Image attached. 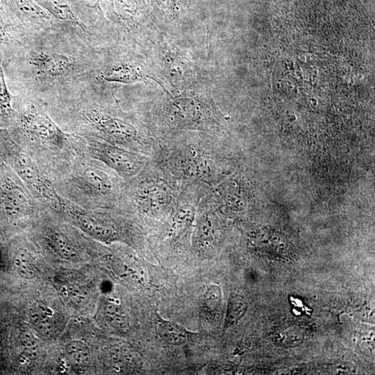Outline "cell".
Returning a JSON list of instances; mask_svg holds the SVG:
<instances>
[{"mask_svg":"<svg viewBox=\"0 0 375 375\" xmlns=\"http://www.w3.org/2000/svg\"><path fill=\"white\" fill-rule=\"evenodd\" d=\"M31 36L0 0V53L3 63L15 57Z\"/></svg>","mask_w":375,"mask_h":375,"instance_id":"cell-12","label":"cell"},{"mask_svg":"<svg viewBox=\"0 0 375 375\" xmlns=\"http://www.w3.org/2000/svg\"><path fill=\"white\" fill-rule=\"evenodd\" d=\"M15 97V114L10 123L22 135L50 147L62 148L67 135L51 118L42 101L22 94Z\"/></svg>","mask_w":375,"mask_h":375,"instance_id":"cell-6","label":"cell"},{"mask_svg":"<svg viewBox=\"0 0 375 375\" xmlns=\"http://www.w3.org/2000/svg\"><path fill=\"white\" fill-rule=\"evenodd\" d=\"M1 203L6 213L12 217L25 213L31 207L24 190L19 186L7 183L2 192Z\"/></svg>","mask_w":375,"mask_h":375,"instance_id":"cell-17","label":"cell"},{"mask_svg":"<svg viewBox=\"0 0 375 375\" xmlns=\"http://www.w3.org/2000/svg\"><path fill=\"white\" fill-rule=\"evenodd\" d=\"M102 53L92 37L62 24L31 36L3 67L14 94L49 104L90 82Z\"/></svg>","mask_w":375,"mask_h":375,"instance_id":"cell-1","label":"cell"},{"mask_svg":"<svg viewBox=\"0 0 375 375\" xmlns=\"http://www.w3.org/2000/svg\"><path fill=\"white\" fill-rule=\"evenodd\" d=\"M103 315L107 323L115 330L126 333L129 328L127 315L122 307L108 301L103 308Z\"/></svg>","mask_w":375,"mask_h":375,"instance_id":"cell-22","label":"cell"},{"mask_svg":"<svg viewBox=\"0 0 375 375\" xmlns=\"http://www.w3.org/2000/svg\"><path fill=\"white\" fill-rule=\"evenodd\" d=\"M61 23L79 28L97 40L76 17L66 0H33Z\"/></svg>","mask_w":375,"mask_h":375,"instance_id":"cell-16","label":"cell"},{"mask_svg":"<svg viewBox=\"0 0 375 375\" xmlns=\"http://www.w3.org/2000/svg\"><path fill=\"white\" fill-rule=\"evenodd\" d=\"M73 181L97 205L105 208L122 206L125 181L104 165L83 167L74 174Z\"/></svg>","mask_w":375,"mask_h":375,"instance_id":"cell-7","label":"cell"},{"mask_svg":"<svg viewBox=\"0 0 375 375\" xmlns=\"http://www.w3.org/2000/svg\"><path fill=\"white\" fill-rule=\"evenodd\" d=\"M88 83L49 105L67 108L72 122L90 137L157 160L160 155L161 146L149 127L117 108H109L97 102Z\"/></svg>","mask_w":375,"mask_h":375,"instance_id":"cell-2","label":"cell"},{"mask_svg":"<svg viewBox=\"0 0 375 375\" xmlns=\"http://www.w3.org/2000/svg\"><path fill=\"white\" fill-rule=\"evenodd\" d=\"M88 148L92 158L124 181L137 176L153 160L140 153L92 137L88 138Z\"/></svg>","mask_w":375,"mask_h":375,"instance_id":"cell-8","label":"cell"},{"mask_svg":"<svg viewBox=\"0 0 375 375\" xmlns=\"http://www.w3.org/2000/svg\"><path fill=\"white\" fill-rule=\"evenodd\" d=\"M248 308L247 301L238 294L229 297L224 319V328L238 323L245 315Z\"/></svg>","mask_w":375,"mask_h":375,"instance_id":"cell-23","label":"cell"},{"mask_svg":"<svg viewBox=\"0 0 375 375\" xmlns=\"http://www.w3.org/2000/svg\"><path fill=\"white\" fill-rule=\"evenodd\" d=\"M22 342L23 346L30 351H35L39 347L38 340L32 333H25L22 337Z\"/></svg>","mask_w":375,"mask_h":375,"instance_id":"cell-27","label":"cell"},{"mask_svg":"<svg viewBox=\"0 0 375 375\" xmlns=\"http://www.w3.org/2000/svg\"><path fill=\"white\" fill-rule=\"evenodd\" d=\"M15 112V97L9 88L0 53V124L10 123Z\"/></svg>","mask_w":375,"mask_h":375,"instance_id":"cell-18","label":"cell"},{"mask_svg":"<svg viewBox=\"0 0 375 375\" xmlns=\"http://www.w3.org/2000/svg\"><path fill=\"white\" fill-rule=\"evenodd\" d=\"M160 144V155L154 161L183 188L193 183L217 184L222 172L210 135L185 133Z\"/></svg>","mask_w":375,"mask_h":375,"instance_id":"cell-3","label":"cell"},{"mask_svg":"<svg viewBox=\"0 0 375 375\" xmlns=\"http://www.w3.org/2000/svg\"><path fill=\"white\" fill-rule=\"evenodd\" d=\"M30 322L39 335L47 338L53 333V320L44 306L37 305L30 310Z\"/></svg>","mask_w":375,"mask_h":375,"instance_id":"cell-21","label":"cell"},{"mask_svg":"<svg viewBox=\"0 0 375 375\" xmlns=\"http://www.w3.org/2000/svg\"><path fill=\"white\" fill-rule=\"evenodd\" d=\"M155 3L161 9L174 12L176 8L177 0H153Z\"/></svg>","mask_w":375,"mask_h":375,"instance_id":"cell-28","label":"cell"},{"mask_svg":"<svg viewBox=\"0 0 375 375\" xmlns=\"http://www.w3.org/2000/svg\"><path fill=\"white\" fill-rule=\"evenodd\" d=\"M222 301L221 288L217 284L210 285L206 290L203 297V305L210 312L217 310Z\"/></svg>","mask_w":375,"mask_h":375,"instance_id":"cell-26","label":"cell"},{"mask_svg":"<svg viewBox=\"0 0 375 375\" xmlns=\"http://www.w3.org/2000/svg\"><path fill=\"white\" fill-rule=\"evenodd\" d=\"M145 67L129 54L105 56L103 53L91 82L104 83L132 84L153 78Z\"/></svg>","mask_w":375,"mask_h":375,"instance_id":"cell-9","label":"cell"},{"mask_svg":"<svg viewBox=\"0 0 375 375\" xmlns=\"http://www.w3.org/2000/svg\"><path fill=\"white\" fill-rule=\"evenodd\" d=\"M31 35L53 30L62 24L33 0H1Z\"/></svg>","mask_w":375,"mask_h":375,"instance_id":"cell-11","label":"cell"},{"mask_svg":"<svg viewBox=\"0 0 375 375\" xmlns=\"http://www.w3.org/2000/svg\"><path fill=\"white\" fill-rule=\"evenodd\" d=\"M13 267L20 276L32 279L36 276L37 270L31 254L26 249H19L12 256Z\"/></svg>","mask_w":375,"mask_h":375,"instance_id":"cell-24","label":"cell"},{"mask_svg":"<svg viewBox=\"0 0 375 375\" xmlns=\"http://www.w3.org/2000/svg\"><path fill=\"white\" fill-rule=\"evenodd\" d=\"M161 62L166 74L174 83H186L193 75L191 62L176 49L169 47L163 49Z\"/></svg>","mask_w":375,"mask_h":375,"instance_id":"cell-15","label":"cell"},{"mask_svg":"<svg viewBox=\"0 0 375 375\" xmlns=\"http://www.w3.org/2000/svg\"><path fill=\"white\" fill-rule=\"evenodd\" d=\"M157 333L160 339L171 345H181L188 340L190 333L179 323L161 319L158 324Z\"/></svg>","mask_w":375,"mask_h":375,"instance_id":"cell-20","label":"cell"},{"mask_svg":"<svg viewBox=\"0 0 375 375\" xmlns=\"http://www.w3.org/2000/svg\"><path fill=\"white\" fill-rule=\"evenodd\" d=\"M58 206L66 210L69 217L83 232L94 239L110 244L122 236L117 224L107 215L83 209L60 197Z\"/></svg>","mask_w":375,"mask_h":375,"instance_id":"cell-10","label":"cell"},{"mask_svg":"<svg viewBox=\"0 0 375 375\" xmlns=\"http://www.w3.org/2000/svg\"><path fill=\"white\" fill-rule=\"evenodd\" d=\"M215 110L206 94L186 92L170 95L156 111L159 143L185 133L210 135L215 120Z\"/></svg>","mask_w":375,"mask_h":375,"instance_id":"cell-5","label":"cell"},{"mask_svg":"<svg viewBox=\"0 0 375 375\" xmlns=\"http://www.w3.org/2000/svg\"><path fill=\"white\" fill-rule=\"evenodd\" d=\"M78 20L98 40L103 33L107 19L101 0H66Z\"/></svg>","mask_w":375,"mask_h":375,"instance_id":"cell-14","label":"cell"},{"mask_svg":"<svg viewBox=\"0 0 375 375\" xmlns=\"http://www.w3.org/2000/svg\"><path fill=\"white\" fill-rule=\"evenodd\" d=\"M48 240L55 253L63 260L71 262L79 260L80 253L76 246L63 232L51 231L48 235Z\"/></svg>","mask_w":375,"mask_h":375,"instance_id":"cell-19","label":"cell"},{"mask_svg":"<svg viewBox=\"0 0 375 375\" xmlns=\"http://www.w3.org/2000/svg\"><path fill=\"white\" fill-rule=\"evenodd\" d=\"M183 188L152 160L137 176L125 181L122 206L148 224H163L173 212Z\"/></svg>","mask_w":375,"mask_h":375,"instance_id":"cell-4","label":"cell"},{"mask_svg":"<svg viewBox=\"0 0 375 375\" xmlns=\"http://www.w3.org/2000/svg\"><path fill=\"white\" fill-rule=\"evenodd\" d=\"M14 169L25 183L38 196L59 203L60 197L44 176L36 162L26 154L19 152L14 157Z\"/></svg>","mask_w":375,"mask_h":375,"instance_id":"cell-13","label":"cell"},{"mask_svg":"<svg viewBox=\"0 0 375 375\" xmlns=\"http://www.w3.org/2000/svg\"><path fill=\"white\" fill-rule=\"evenodd\" d=\"M65 353L69 361L76 365L86 364L90 357L88 344L81 340L67 342L65 346Z\"/></svg>","mask_w":375,"mask_h":375,"instance_id":"cell-25","label":"cell"}]
</instances>
